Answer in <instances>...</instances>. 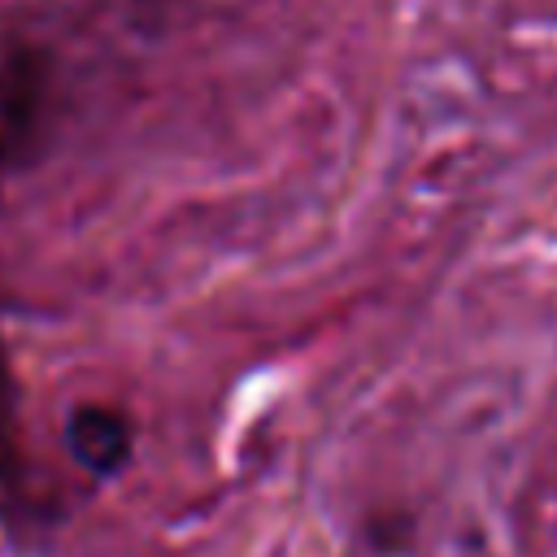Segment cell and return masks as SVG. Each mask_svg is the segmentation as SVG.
<instances>
[{"instance_id":"cell-1","label":"cell","mask_w":557,"mask_h":557,"mask_svg":"<svg viewBox=\"0 0 557 557\" xmlns=\"http://www.w3.org/2000/svg\"><path fill=\"white\" fill-rule=\"evenodd\" d=\"M48 117V61L44 52L0 39V178L30 152Z\"/></svg>"},{"instance_id":"cell-2","label":"cell","mask_w":557,"mask_h":557,"mask_svg":"<svg viewBox=\"0 0 557 557\" xmlns=\"http://www.w3.org/2000/svg\"><path fill=\"white\" fill-rule=\"evenodd\" d=\"M65 444L74 453V461L100 479L117 474L131 461L135 448V422L122 405L109 400H78L65 418Z\"/></svg>"},{"instance_id":"cell-3","label":"cell","mask_w":557,"mask_h":557,"mask_svg":"<svg viewBox=\"0 0 557 557\" xmlns=\"http://www.w3.org/2000/svg\"><path fill=\"white\" fill-rule=\"evenodd\" d=\"M30 500V466L22 448V409H17V374L13 357L0 339V505L26 509Z\"/></svg>"}]
</instances>
